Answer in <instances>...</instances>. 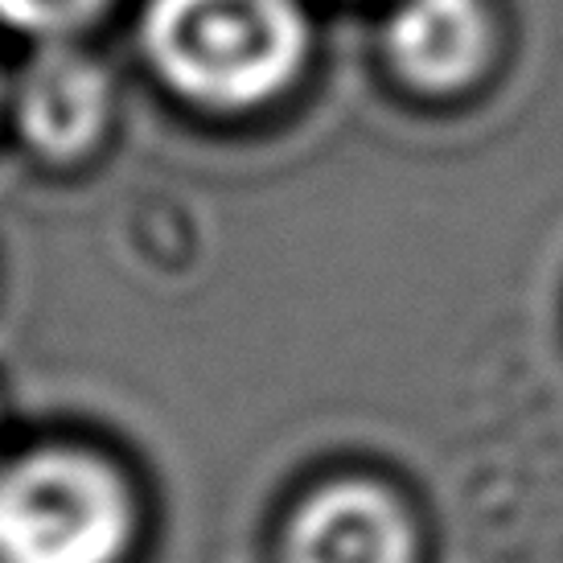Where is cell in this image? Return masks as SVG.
Listing matches in <instances>:
<instances>
[{
	"instance_id": "obj_3",
	"label": "cell",
	"mask_w": 563,
	"mask_h": 563,
	"mask_svg": "<svg viewBox=\"0 0 563 563\" xmlns=\"http://www.w3.org/2000/svg\"><path fill=\"white\" fill-rule=\"evenodd\" d=\"M498 25L485 0H404L387 21V58L420 95H465L489 75Z\"/></svg>"
},
{
	"instance_id": "obj_2",
	"label": "cell",
	"mask_w": 563,
	"mask_h": 563,
	"mask_svg": "<svg viewBox=\"0 0 563 563\" xmlns=\"http://www.w3.org/2000/svg\"><path fill=\"white\" fill-rule=\"evenodd\" d=\"M128 539L124 485L91 456L37 453L0 473V563H115Z\"/></svg>"
},
{
	"instance_id": "obj_1",
	"label": "cell",
	"mask_w": 563,
	"mask_h": 563,
	"mask_svg": "<svg viewBox=\"0 0 563 563\" xmlns=\"http://www.w3.org/2000/svg\"><path fill=\"white\" fill-rule=\"evenodd\" d=\"M144 42L181 95L255 108L297 79L309 30L292 0H153Z\"/></svg>"
},
{
	"instance_id": "obj_4",
	"label": "cell",
	"mask_w": 563,
	"mask_h": 563,
	"mask_svg": "<svg viewBox=\"0 0 563 563\" xmlns=\"http://www.w3.org/2000/svg\"><path fill=\"white\" fill-rule=\"evenodd\" d=\"M288 563H416V527L383 485L338 482L292 518Z\"/></svg>"
},
{
	"instance_id": "obj_6",
	"label": "cell",
	"mask_w": 563,
	"mask_h": 563,
	"mask_svg": "<svg viewBox=\"0 0 563 563\" xmlns=\"http://www.w3.org/2000/svg\"><path fill=\"white\" fill-rule=\"evenodd\" d=\"M99 9H103V0H0V16L30 33L75 30Z\"/></svg>"
},
{
	"instance_id": "obj_5",
	"label": "cell",
	"mask_w": 563,
	"mask_h": 563,
	"mask_svg": "<svg viewBox=\"0 0 563 563\" xmlns=\"http://www.w3.org/2000/svg\"><path fill=\"white\" fill-rule=\"evenodd\" d=\"M21 128L49 157H75L99 136L108 115V79L103 70L70 49L37 58L21 82Z\"/></svg>"
}]
</instances>
